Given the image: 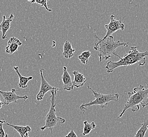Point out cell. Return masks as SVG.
Masks as SVG:
<instances>
[{"instance_id":"cell-1","label":"cell","mask_w":148,"mask_h":137,"mask_svg":"<svg viewBox=\"0 0 148 137\" xmlns=\"http://www.w3.org/2000/svg\"><path fill=\"white\" fill-rule=\"evenodd\" d=\"M97 42L94 46V49L99 52L98 56L99 60L102 62L103 60H107L114 55L116 57L121 59V58L116 53V49L120 47H125V48L129 46V43L121 42L120 41H115L114 38L112 36H109L105 39H101L95 34Z\"/></svg>"},{"instance_id":"cell-2","label":"cell","mask_w":148,"mask_h":137,"mask_svg":"<svg viewBox=\"0 0 148 137\" xmlns=\"http://www.w3.org/2000/svg\"><path fill=\"white\" fill-rule=\"evenodd\" d=\"M139 47H131L128 53L125 54L120 60L114 62L110 61L107 63L106 68L107 73H110L114 71L117 68L120 66H127L138 63L140 66H144L146 62L145 57H148V51L141 52L138 50Z\"/></svg>"},{"instance_id":"cell-3","label":"cell","mask_w":148,"mask_h":137,"mask_svg":"<svg viewBox=\"0 0 148 137\" xmlns=\"http://www.w3.org/2000/svg\"><path fill=\"white\" fill-rule=\"evenodd\" d=\"M127 95L129 99L118 118H121L129 109H131L133 112H136L139 110L140 105H142V108L148 105V88L145 89L143 86L140 85L135 87L132 92H127Z\"/></svg>"},{"instance_id":"cell-4","label":"cell","mask_w":148,"mask_h":137,"mask_svg":"<svg viewBox=\"0 0 148 137\" xmlns=\"http://www.w3.org/2000/svg\"><path fill=\"white\" fill-rule=\"evenodd\" d=\"M88 89L91 90L95 100L89 102L88 103H84L80 105L81 110L83 111L84 114L86 111L88 110V108L92 106H99L101 108H104L108 105V103L111 101H118L119 100V95L118 93H113L109 95H105L101 93L98 92L89 86V84L87 85Z\"/></svg>"},{"instance_id":"cell-5","label":"cell","mask_w":148,"mask_h":137,"mask_svg":"<svg viewBox=\"0 0 148 137\" xmlns=\"http://www.w3.org/2000/svg\"><path fill=\"white\" fill-rule=\"evenodd\" d=\"M58 90H52L51 91V105L50 110L48 112L45 117V123L43 127L40 128L41 131H44L45 129H49L51 133H53V129L58 125H62L65 122V120L61 117L57 116L56 114V95Z\"/></svg>"},{"instance_id":"cell-6","label":"cell","mask_w":148,"mask_h":137,"mask_svg":"<svg viewBox=\"0 0 148 137\" xmlns=\"http://www.w3.org/2000/svg\"><path fill=\"white\" fill-rule=\"evenodd\" d=\"M16 91H18L14 88H13L11 91H3L0 90V94L3 97L4 105H7L10 104L11 103H16L18 100L20 99L25 101L29 98V97L27 95L21 96L16 95L15 93Z\"/></svg>"},{"instance_id":"cell-7","label":"cell","mask_w":148,"mask_h":137,"mask_svg":"<svg viewBox=\"0 0 148 137\" xmlns=\"http://www.w3.org/2000/svg\"><path fill=\"white\" fill-rule=\"evenodd\" d=\"M104 27L107 32L106 36L103 38L104 39L111 36L112 34L119 30H125V25L121 20H117L114 15H111L110 16V22L108 24H106Z\"/></svg>"},{"instance_id":"cell-8","label":"cell","mask_w":148,"mask_h":137,"mask_svg":"<svg viewBox=\"0 0 148 137\" xmlns=\"http://www.w3.org/2000/svg\"><path fill=\"white\" fill-rule=\"evenodd\" d=\"M44 70L43 68H41L40 70V75H41V87H40V90L39 93L36 95V100L38 101H41L45 96V95L49 91H52V90H59V88H57L56 87L51 86V84L48 83L47 81L45 79V77H43V71Z\"/></svg>"},{"instance_id":"cell-9","label":"cell","mask_w":148,"mask_h":137,"mask_svg":"<svg viewBox=\"0 0 148 137\" xmlns=\"http://www.w3.org/2000/svg\"><path fill=\"white\" fill-rule=\"evenodd\" d=\"M14 16L11 14L9 16L8 18H6L5 15H4L3 16V21L2 23L0 24V31L2 32V39H6V33L10 29L11 27V23L14 18Z\"/></svg>"},{"instance_id":"cell-10","label":"cell","mask_w":148,"mask_h":137,"mask_svg":"<svg viewBox=\"0 0 148 137\" xmlns=\"http://www.w3.org/2000/svg\"><path fill=\"white\" fill-rule=\"evenodd\" d=\"M62 80L64 89L66 91H71L73 89L74 86L73 84V81H72L71 76L68 71L67 68L66 66L63 67V73L62 76Z\"/></svg>"},{"instance_id":"cell-11","label":"cell","mask_w":148,"mask_h":137,"mask_svg":"<svg viewBox=\"0 0 148 137\" xmlns=\"http://www.w3.org/2000/svg\"><path fill=\"white\" fill-rule=\"evenodd\" d=\"M22 45V42L18 38L12 37L10 38L6 47V52L9 54H13L18 51V49Z\"/></svg>"},{"instance_id":"cell-12","label":"cell","mask_w":148,"mask_h":137,"mask_svg":"<svg viewBox=\"0 0 148 137\" xmlns=\"http://www.w3.org/2000/svg\"><path fill=\"white\" fill-rule=\"evenodd\" d=\"M72 73L74 76V80L73 81L74 87L79 88L81 86H83L86 82V77L84 75L77 71H74Z\"/></svg>"},{"instance_id":"cell-13","label":"cell","mask_w":148,"mask_h":137,"mask_svg":"<svg viewBox=\"0 0 148 137\" xmlns=\"http://www.w3.org/2000/svg\"><path fill=\"white\" fill-rule=\"evenodd\" d=\"M13 68L14 69V70L16 72L19 77L18 86L21 89H27V83L29 81L32 80L33 77L31 76V77H25L22 76L19 72V68L18 66H14Z\"/></svg>"},{"instance_id":"cell-14","label":"cell","mask_w":148,"mask_h":137,"mask_svg":"<svg viewBox=\"0 0 148 137\" xmlns=\"http://www.w3.org/2000/svg\"><path fill=\"white\" fill-rule=\"evenodd\" d=\"M4 125H9L10 127L14 129L15 130L20 134L21 137H24L27 133H28L29 132L31 131V128L29 125L22 126V125H13L10 124L8 122H6L5 121L4 122Z\"/></svg>"},{"instance_id":"cell-15","label":"cell","mask_w":148,"mask_h":137,"mask_svg":"<svg viewBox=\"0 0 148 137\" xmlns=\"http://www.w3.org/2000/svg\"><path fill=\"white\" fill-rule=\"evenodd\" d=\"M75 50L72 48V45L69 41H65L63 45V55L66 59H71L73 56Z\"/></svg>"},{"instance_id":"cell-16","label":"cell","mask_w":148,"mask_h":137,"mask_svg":"<svg viewBox=\"0 0 148 137\" xmlns=\"http://www.w3.org/2000/svg\"><path fill=\"white\" fill-rule=\"evenodd\" d=\"M148 129V112L145 117L140 128L136 132L134 137H145Z\"/></svg>"},{"instance_id":"cell-17","label":"cell","mask_w":148,"mask_h":137,"mask_svg":"<svg viewBox=\"0 0 148 137\" xmlns=\"http://www.w3.org/2000/svg\"><path fill=\"white\" fill-rule=\"evenodd\" d=\"M84 128H83V132L82 135L83 136H85L86 135L89 134L92 130L95 128L96 124L95 122H92L89 123L87 121H84L83 122Z\"/></svg>"},{"instance_id":"cell-18","label":"cell","mask_w":148,"mask_h":137,"mask_svg":"<svg viewBox=\"0 0 148 137\" xmlns=\"http://www.w3.org/2000/svg\"><path fill=\"white\" fill-rule=\"evenodd\" d=\"M92 54L90 51H84L78 57V58L83 64H86L89 61L90 57L92 56Z\"/></svg>"},{"instance_id":"cell-19","label":"cell","mask_w":148,"mask_h":137,"mask_svg":"<svg viewBox=\"0 0 148 137\" xmlns=\"http://www.w3.org/2000/svg\"><path fill=\"white\" fill-rule=\"evenodd\" d=\"M47 0H33V1H30V2L31 3H36L41 5V6H44L45 9L47 10L49 12H52V10L50 9L47 5Z\"/></svg>"},{"instance_id":"cell-20","label":"cell","mask_w":148,"mask_h":137,"mask_svg":"<svg viewBox=\"0 0 148 137\" xmlns=\"http://www.w3.org/2000/svg\"><path fill=\"white\" fill-rule=\"evenodd\" d=\"M5 120H0V137H8V135L3 129V125L4 124Z\"/></svg>"},{"instance_id":"cell-21","label":"cell","mask_w":148,"mask_h":137,"mask_svg":"<svg viewBox=\"0 0 148 137\" xmlns=\"http://www.w3.org/2000/svg\"><path fill=\"white\" fill-rule=\"evenodd\" d=\"M65 137H77V135L75 133L73 129H71L70 132Z\"/></svg>"},{"instance_id":"cell-22","label":"cell","mask_w":148,"mask_h":137,"mask_svg":"<svg viewBox=\"0 0 148 137\" xmlns=\"http://www.w3.org/2000/svg\"><path fill=\"white\" fill-rule=\"evenodd\" d=\"M3 105H4L3 102L2 101H1V100H0V109H1V108H2Z\"/></svg>"},{"instance_id":"cell-23","label":"cell","mask_w":148,"mask_h":137,"mask_svg":"<svg viewBox=\"0 0 148 137\" xmlns=\"http://www.w3.org/2000/svg\"><path fill=\"white\" fill-rule=\"evenodd\" d=\"M24 137H29V134H28V133H27V134H25V135Z\"/></svg>"}]
</instances>
